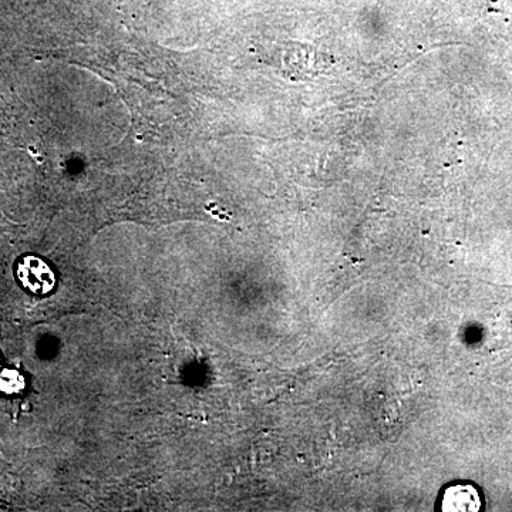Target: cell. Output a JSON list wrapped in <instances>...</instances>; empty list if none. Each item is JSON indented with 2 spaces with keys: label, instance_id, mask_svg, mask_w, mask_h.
<instances>
[{
  "label": "cell",
  "instance_id": "obj_1",
  "mask_svg": "<svg viewBox=\"0 0 512 512\" xmlns=\"http://www.w3.org/2000/svg\"><path fill=\"white\" fill-rule=\"evenodd\" d=\"M16 276L19 284L36 296L49 295L56 286L55 272L39 256L28 255L20 259Z\"/></svg>",
  "mask_w": 512,
  "mask_h": 512
},
{
  "label": "cell",
  "instance_id": "obj_2",
  "mask_svg": "<svg viewBox=\"0 0 512 512\" xmlns=\"http://www.w3.org/2000/svg\"><path fill=\"white\" fill-rule=\"evenodd\" d=\"M443 511L474 512L481 510L477 488L470 484L451 485L444 491Z\"/></svg>",
  "mask_w": 512,
  "mask_h": 512
},
{
  "label": "cell",
  "instance_id": "obj_3",
  "mask_svg": "<svg viewBox=\"0 0 512 512\" xmlns=\"http://www.w3.org/2000/svg\"><path fill=\"white\" fill-rule=\"evenodd\" d=\"M25 377L18 370L8 369L0 373V392L16 394L25 389Z\"/></svg>",
  "mask_w": 512,
  "mask_h": 512
}]
</instances>
